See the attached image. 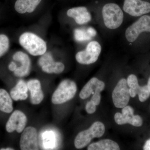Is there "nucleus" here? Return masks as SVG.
<instances>
[{
    "mask_svg": "<svg viewBox=\"0 0 150 150\" xmlns=\"http://www.w3.org/2000/svg\"><path fill=\"white\" fill-rule=\"evenodd\" d=\"M101 14L105 27L109 30L118 29L123 24L124 12L117 4L113 3L105 4L102 7Z\"/></svg>",
    "mask_w": 150,
    "mask_h": 150,
    "instance_id": "obj_1",
    "label": "nucleus"
},
{
    "mask_svg": "<svg viewBox=\"0 0 150 150\" xmlns=\"http://www.w3.org/2000/svg\"><path fill=\"white\" fill-rule=\"evenodd\" d=\"M19 42L22 47L33 56H42L46 53V42L38 35L30 32H25L20 36Z\"/></svg>",
    "mask_w": 150,
    "mask_h": 150,
    "instance_id": "obj_2",
    "label": "nucleus"
},
{
    "mask_svg": "<svg viewBox=\"0 0 150 150\" xmlns=\"http://www.w3.org/2000/svg\"><path fill=\"white\" fill-rule=\"evenodd\" d=\"M105 127L104 124L96 121L92 125L89 129L81 131L77 135L74 141L76 149H82L86 146L94 138H100L104 134Z\"/></svg>",
    "mask_w": 150,
    "mask_h": 150,
    "instance_id": "obj_3",
    "label": "nucleus"
},
{
    "mask_svg": "<svg viewBox=\"0 0 150 150\" xmlns=\"http://www.w3.org/2000/svg\"><path fill=\"white\" fill-rule=\"evenodd\" d=\"M146 32L150 33V16L147 14L140 17L126 28L124 33L125 39L127 43H134L142 33Z\"/></svg>",
    "mask_w": 150,
    "mask_h": 150,
    "instance_id": "obj_4",
    "label": "nucleus"
},
{
    "mask_svg": "<svg viewBox=\"0 0 150 150\" xmlns=\"http://www.w3.org/2000/svg\"><path fill=\"white\" fill-rule=\"evenodd\" d=\"M77 86L74 81L67 79L62 81L54 91L51 101L54 104H61L72 99L76 93Z\"/></svg>",
    "mask_w": 150,
    "mask_h": 150,
    "instance_id": "obj_5",
    "label": "nucleus"
},
{
    "mask_svg": "<svg viewBox=\"0 0 150 150\" xmlns=\"http://www.w3.org/2000/svg\"><path fill=\"white\" fill-rule=\"evenodd\" d=\"M101 50L102 47L99 42L97 40H92L88 43L84 50L77 53L76 60L81 64H91L97 61Z\"/></svg>",
    "mask_w": 150,
    "mask_h": 150,
    "instance_id": "obj_6",
    "label": "nucleus"
},
{
    "mask_svg": "<svg viewBox=\"0 0 150 150\" xmlns=\"http://www.w3.org/2000/svg\"><path fill=\"white\" fill-rule=\"evenodd\" d=\"M122 9L130 16L139 17L150 13V3L142 0H124Z\"/></svg>",
    "mask_w": 150,
    "mask_h": 150,
    "instance_id": "obj_7",
    "label": "nucleus"
},
{
    "mask_svg": "<svg viewBox=\"0 0 150 150\" xmlns=\"http://www.w3.org/2000/svg\"><path fill=\"white\" fill-rule=\"evenodd\" d=\"M130 96L127 80L121 79L112 91V101L114 105L118 108H123L129 103Z\"/></svg>",
    "mask_w": 150,
    "mask_h": 150,
    "instance_id": "obj_8",
    "label": "nucleus"
},
{
    "mask_svg": "<svg viewBox=\"0 0 150 150\" xmlns=\"http://www.w3.org/2000/svg\"><path fill=\"white\" fill-rule=\"evenodd\" d=\"M134 110L130 106L126 105L123 108L122 113L116 112L114 115L115 122L118 125H123L129 123L132 126L136 127L142 126L143 120L138 115H134Z\"/></svg>",
    "mask_w": 150,
    "mask_h": 150,
    "instance_id": "obj_9",
    "label": "nucleus"
},
{
    "mask_svg": "<svg viewBox=\"0 0 150 150\" xmlns=\"http://www.w3.org/2000/svg\"><path fill=\"white\" fill-rule=\"evenodd\" d=\"M127 84L129 88L130 96L134 98L137 94L139 95L141 102L146 101L150 96V90L147 85L140 86L138 83L137 77L134 74L129 75L127 78Z\"/></svg>",
    "mask_w": 150,
    "mask_h": 150,
    "instance_id": "obj_10",
    "label": "nucleus"
},
{
    "mask_svg": "<svg viewBox=\"0 0 150 150\" xmlns=\"http://www.w3.org/2000/svg\"><path fill=\"white\" fill-rule=\"evenodd\" d=\"M20 146L22 150L38 149L37 130L29 126L24 129L21 137Z\"/></svg>",
    "mask_w": 150,
    "mask_h": 150,
    "instance_id": "obj_11",
    "label": "nucleus"
},
{
    "mask_svg": "<svg viewBox=\"0 0 150 150\" xmlns=\"http://www.w3.org/2000/svg\"><path fill=\"white\" fill-rule=\"evenodd\" d=\"M26 115L20 110H16L13 112L6 124V129L8 133L16 131L18 133L23 132L27 124Z\"/></svg>",
    "mask_w": 150,
    "mask_h": 150,
    "instance_id": "obj_12",
    "label": "nucleus"
},
{
    "mask_svg": "<svg viewBox=\"0 0 150 150\" xmlns=\"http://www.w3.org/2000/svg\"><path fill=\"white\" fill-rule=\"evenodd\" d=\"M13 59L21 64V66L18 67L13 72L14 75L19 77L27 76L29 74L30 69V59L28 55L22 51H17L13 54Z\"/></svg>",
    "mask_w": 150,
    "mask_h": 150,
    "instance_id": "obj_13",
    "label": "nucleus"
},
{
    "mask_svg": "<svg viewBox=\"0 0 150 150\" xmlns=\"http://www.w3.org/2000/svg\"><path fill=\"white\" fill-rule=\"evenodd\" d=\"M67 15L74 19L77 24L81 25L88 23L92 18L91 14L88 8L84 6L70 8L67 11Z\"/></svg>",
    "mask_w": 150,
    "mask_h": 150,
    "instance_id": "obj_14",
    "label": "nucleus"
},
{
    "mask_svg": "<svg viewBox=\"0 0 150 150\" xmlns=\"http://www.w3.org/2000/svg\"><path fill=\"white\" fill-rule=\"evenodd\" d=\"M105 85L102 81L97 78L93 77L91 79L81 90L79 96L82 99H85L96 92H100L104 90Z\"/></svg>",
    "mask_w": 150,
    "mask_h": 150,
    "instance_id": "obj_15",
    "label": "nucleus"
},
{
    "mask_svg": "<svg viewBox=\"0 0 150 150\" xmlns=\"http://www.w3.org/2000/svg\"><path fill=\"white\" fill-rule=\"evenodd\" d=\"M27 84L30 92L31 103L33 105L40 104L44 98L40 81L37 79L30 80Z\"/></svg>",
    "mask_w": 150,
    "mask_h": 150,
    "instance_id": "obj_16",
    "label": "nucleus"
},
{
    "mask_svg": "<svg viewBox=\"0 0 150 150\" xmlns=\"http://www.w3.org/2000/svg\"><path fill=\"white\" fill-rule=\"evenodd\" d=\"M42 0H17L14 8L17 12L20 14L31 13L35 10Z\"/></svg>",
    "mask_w": 150,
    "mask_h": 150,
    "instance_id": "obj_17",
    "label": "nucleus"
},
{
    "mask_svg": "<svg viewBox=\"0 0 150 150\" xmlns=\"http://www.w3.org/2000/svg\"><path fill=\"white\" fill-rule=\"evenodd\" d=\"M88 150H119V145L110 139H103L91 144L88 147Z\"/></svg>",
    "mask_w": 150,
    "mask_h": 150,
    "instance_id": "obj_18",
    "label": "nucleus"
},
{
    "mask_svg": "<svg viewBox=\"0 0 150 150\" xmlns=\"http://www.w3.org/2000/svg\"><path fill=\"white\" fill-rule=\"evenodd\" d=\"M13 110V101L10 96L5 90L0 89V111L9 113Z\"/></svg>",
    "mask_w": 150,
    "mask_h": 150,
    "instance_id": "obj_19",
    "label": "nucleus"
},
{
    "mask_svg": "<svg viewBox=\"0 0 150 150\" xmlns=\"http://www.w3.org/2000/svg\"><path fill=\"white\" fill-rule=\"evenodd\" d=\"M41 69L44 72L48 74H59L64 71L65 66L62 62H55L54 60L42 66Z\"/></svg>",
    "mask_w": 150,
    "mask_h": 150,
    "instance_id": "obj_20",
    "label": "nucleus"
},
{
    "mask_svg": "<svg viewBox=\"0 0 150 150\" xmlns=\"http://www.w3.org/2000/svg\"><path fill=\"white\" fill-rule=\"evenodd\" d=\"M10 48V40L6 34H0V57L8 52Z\"/></svg>",
    "mask_w": 150,
    "mask_h": 150,
    "instance_id": "obj_21",
    "label": "nucleus"
},
{
    "mask_svg": "<svg viewBox=\"0 0 150 150\" xmlns=\"http://www.w3.org/2000/svg\"><path fill=\"white\" fill-rule=\"evenodd\" d=\"M11 97L13 100H25L27 99L28 95L27 93H23L19 91L15 87L12 89L10 92Z\"/></svg>",
    "mask_w": 150,
    "mask_h": 150,
    "instance_id": "obj_22",
    "label": "nucleus"
},
{
    "mask_svg": "<svg viewBox=\"0 0 150 150\" xmlns=\"http://www.w3.org/2000/svg\"><path fill=\"white\" fill-rule=\"evenodd\" d=\"M53 56L50 53L48 52L42 55L38 61V64L40 67L48 64L49 62L54 61Z\"/></svg>",
    "mask_w": 150,
    "mask_h": 150,
    "instance_id": "obj_23",
    "label": "nucleus"
},
{
    "mask_svg": "<svg viewBox=\"0 0 150 150\" xmlns=\"http://www.w3.org/2000/svg\"><path fill=\"white\" fill-rule=\"evenodd\" d=\"M54 135L52 133H46V135L44 136V145L47 148L53 147L54 146L55 138Z\"/></svg>",
    "mask_w": 150,
    "mask_h": 150,
    "instance_id": "obj_24",
    "label": "nucleus"
},
{
    "mask_svg": "<svg viewBox=\"0 0 150 150\" xmlns=\"http://www.w3.org/2000/svg\"><path fill=\"white\" fill-rule=\"evenodd\" d=\"M15 87L19 91L21 92L27 93L28 91V87L27 84H26L24 81L22 80L19 81Z\"/></svg>",
    "mask_w": 150,
    "mask_h": 150,
    "instance_id": "obj_25",
    "label": "nucleus"
},
{
    "mask_svg": "<svg viewBox=\"0 0 150 150\" xmlns=\"http://www.w3.org/2000/svg\"><path fill=\"white\" fill-rule=\"evenodd\" d=\"M96 105L91 100L89 101L86 105V110L89 114H92L96 110Z\"/></svg>",
    "mask_w": 150,
    "mask_h": 150,
    "instance_id": "obj_26",
    "label": "nucleus"
},
{
    "mask_svg": "<svg viewBox=\"0 0 150 150\" xmlns=\"http://www.w3.org/2000/svg\"><path fill=\"white\" fill-rule=\"evenodd\" d=\"M100 98H101V96H100V92L97 91L93 94V96L91 100L96 105H98L100 103Z\"/></svg>",
    "mask_w": 150,
    "mask_h": 150,
    "instance_id": "obj_27",
    "label": "nucleus"
},
{
    "mask_svg": "<svg viewBox=\"0 0 150 150\" xmlns=\"http://www.w3.org/2000/svg\"><path fill=\"white\" fill-rule=\"evenodd\" d=\"M18 66L15 62H12L8 65V69L11 71L14 72L17 68Z\"/></svg>",
    "mask_w": 150,
    "mask_h": 150,
    "instance_id": "obj_28",
    "label": "nucleus"
},
{
    "mask_svg": "<svg viewBox=\"0 0 150 150\" xmlns=\"http://www.w3.org/2000/svg\"><path fill=\"white\" fill-rule=\"evenodd\" d=\"M144 150H150V139L145 143L144 147Z\"/></svg>",
    "mask_w": 150,
    "mask_h": 150,
    "instance_id": "obj_29",
    "label": "nucleus"
},
{
    "mask_svg": "<svg viewBox=\"0 0 150 150\" xmlns=\"http://www.w3.org/2000/svg\"><path fill=\"white\" fill-rule=\"evenodd\" d=\"M14 150V149L13 148H2V149H1V150Z\"/></svg>",
    "mask_w": 150,
    "mask_h": 150,
    "instance_id": "obj_30",
    "label": "nucleus"
},
{
    "mask_svg": "<svg viewBox=\"0 0 150 150\" xmlns=\"http://www.w3.org/2000/svg\"><path fill=\"white\" fill-rule=\"evenodd\" d=\"M147 86L150 90V78H149V80H148Z\"/></svg>",
    "mask_w": 150,
    "mask_h": 150,
    "instance_id": "obj_31",
    "label": "nucleus"
}]
</instances>
